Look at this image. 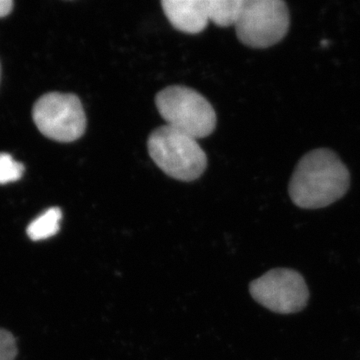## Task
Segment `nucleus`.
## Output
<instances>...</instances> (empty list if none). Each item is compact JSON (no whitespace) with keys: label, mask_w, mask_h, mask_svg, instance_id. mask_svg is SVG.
<instances>
[{"label":"nucleus","mask_w":360,"mask_h":360,"mask_svg":"<svg viewBox=\"0 0 360 360\" xmlns=\"http://www.w3.org/2000/svg\"><path fill=\"white\" fill-rule=\"evenodd\" d=\"M350 174L335 151L319 148L309 151L296 165L288 193L292 202L304 210L333 205L347 193Z\"/></svg>","instance_id":"1"},{"label":"nucleus","mask_w":360,"mask_h":360,"mask_svg":"<svg viewBox=\"0 0 360 360\" xmlns=\"http://www.w3.org/2000/svg\"><path fill=\"white\" fill-rule=\"evenodd\" d=\"M148 148L155 165L174 179L193 181L207 167V158L198 139L168 125L150 134Z\"/></svg>","instance_id":"2"},{"label":"nucleus","mask_w":360,"mask_h":360,"mask_svg":"<svg viewBox=\"0 0 360 360\" xmlns=\"http://www.w3.org/2000/svg\"><path fill=\"white\" fill-rule=\"evenodd\" d=\"M155 104L168 127L193 139H205L217 127V115L212 104L189 87H167L156 96Z\"/></svg>","instance_id":"3"},{"label":"nucleus","mask_w":360,"mask_h":360,"mask_svg":"<svg viewBox=\"0 0 360 360\" xmlns=\"http://www.w3.org/2000/svg\"><path fill=\"white\" fill-rule=\"evenodd\" d=\"M290 23V11L283 0H243L234 26L241 44L267 49L285 37Z\"/></svg>","instance_id":"4"},{"label":"nucleus","mask_w":360,"mask_h":360,"mask_svg":"<svg viewBox=\"0 0 360 360\" xmlns=\"http://www.w3.org/2000/svg\"><path fill=\"white\" fill-rule=\"evenodd\" d=\"M32 116L39 131L56 141H77L86 129L84 106L72 94H44L33 106Z\"/></svg>","instance_id":"5"},{"label":"nucleus","mask_w":360,"mask_h":360,"mask_svg":"<svg viewBox=\"0 0 360 360\" xmlns=\"http://www.w3.org/2000/svg\"><path fill=\"white\" fill-rule=\"evenodd\" d=\"M250 291L255 302L281 314L302 311L309 300L304 278L290 269L269 270L250 283Z\"/></svg>","instance_id":"6"},{"label":"nucleus","mask_w":360,"mask_h":360,"mask_svg":"<svg viewBox=\"0 0 360 360\" xmlns=\"http://www.w3.org/2000/svg\"><path fill=\"white\" fill-rule=\"evenodd\" d=\"M161 6L172 26L188 34L202 32L210 20V0H163Z\"/></svg>","instance_id":"7"},{"label":"nucleus","mask_w":360,"mask_h":360,"mask_svg":"<svg viewBox=\"0 0 360 360\" xmlns=\"http://www.w3.org/2000/svg\"><path fill=\"white\" fill-rule=\"evenodd\" d=\"M61 219L63 212L58 207L49 208L28 225L26 233L34 241L51 238L58 233Z\"/></svg>","instance_id":"8"},{"label":"nucleus","mask_w":360,"mask_h":360,"mask_svg":"<svg viewBox=\"0 0 360 360\" xmlns=\"http://www.w3.org/2000/svg\"><path fill=\"white\" fill-rule=\"evenodd\" d=\"M243 0H210V21L220 27L236 25Z\"/></svg>","instance_id":"9"},{"label":"nucleus","mask_w":360,"mask_h":360,"mask_svg":"<svg viewBox=\"0 0 360 360\" xmlns=\"http://www.w3.org/2000/svg\"><path fill=\"white\" fill-rule=\"evenodd\" d=\"M25 167L7 153H0V184L16 181L22 176Z\"/></svg>","instance_id":"10"},{"label":"nucleus","mask_w":360,"mask_h":360,"mask_svg":"<svg viewBox=\"0 0 360 360\" xmlns=\"http://www.w3.org/2000/svg\"><path fill=\"white\" fill-rule=\"evenodd\" d=\"M16 355L18 347L13 333L0 328V360H14Z\"/></svg>","instance_id":"11"},{"label":"nucleus","mask_w":360,"mask_h":360,"mask_svg":"<svg viewBox=\"0 0 360 360\" xmlns=\"http://www.w3.org/2000/svg\"><path fill=\"white\" fill-rule=\"evenodd\" d=\"M13 8V1L11 0H0V18L8 15Z\"/></svg>","instance_id":"12"}]
</instances>
